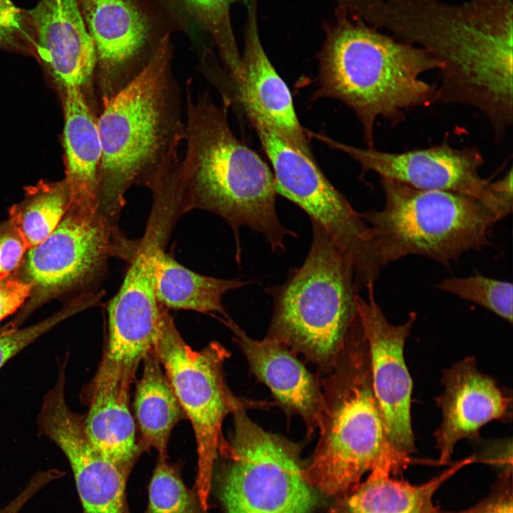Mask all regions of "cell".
<instances>
[{
	"label": "cell",
	"mask_w": 513,
	"mask_h": 513,
	"mask_svg": "<svg viewBox=\"0 0 513 513\" xmlns=\"http://www.w3.org/2000/svg\"><path fill=\"white\" fill-rule=\"evenodd\" d=\"M442 66L438 101L497 113L513 100L512 0H334Z\"/></svg>",
	"instance_id": "obj_1"
},
{
	"label": "cell",
	"mask_w": 513,
	"mask_h": 513,
	"mask_svg": "<svg viewBox=\"0 0 513 513\" xmlns=\"http://www.w3.org/2000/svg\"><path fill=\"white\" fill-rule=\"evenodd\" d=\"M172 60L167 33L147 64L101 104L98 210L113 226L130 187L150 189L180 165L185 121Z\"/></svg>",
	"instance_id": "obj_2"
},
{
	"label": "cell",
	"mask_w": 513,
	"mask_h": 513,
	"mask_svg": "<svg viewBox=\"0 0 513 513\" xmlns=\"http://www.w3.org/2000/svg\"><path fill=\"white\" fill-rule=\"evenodd\" d=\"M324 39L317 54L318 72L312 100L342 101L356 115L364 141L373 147L376 121L393 126L405 110L438 101L437 86L420 78L442 66L424 49L400 41L336 5L323 20Z\"/></svg>",
	"instance_id": "obj_3"
},
{
	"label": "cell",
	"mask_w": 513,
	"mask_h": 513,
	"mask_svg": "<svg viewBox=\"0 0 513 513\" xmlns=\"http://www.w3.org/2000/svg\"><path fill=\"white\" fill-rule=\"evenodd\" d=\"M186 82V152L177 180L182 214L192 209L214 212L232 229L237 261L241 260L239 229L247 227L264 236L273 252L286 251V236L297 234L279 221L277 192L267 164L233 133L229 103L218 106L210 93L196 97Z\"/></svg>",
	"instance_id": "obj_4"
},
{
	"label": "cell",
	"mask_w": 513,
	"mask_h": 513,
	"mask_svg": "<svg viewBox=\"0 0 513 513\" xmlns=\"http://www.w3.org/2000/svg\"><path fill=\"white\" fill-rule=\"evenodd\" d=\"M326 374L321 383L325 410L320 437L305 470L309 482L328 495L341 497L376 467L402 477L411 459L388 439L361 323L352 328Z\"/></svg>",
	"instance_id": "obj_5"
},
{
	"label": "cell",
	"mask_w": 513,
	"mask_h": 513,
	"mask_svg": "<svg viewBox=\"0 0 513 513\" xmlns=\"http://www.w3.org/2000/svg\"><path fill=\"white\" fill-rule=\"evenodd\" d=\"M301 266L284 283L266 289L273 302L268 337L302 354L324 374L333 368L358 321L359 294L351 264L314 221Z\"/></svg>",
	"instance_id": "obj_6"
},
{
	"label": "cell",
	"mask_w": 513,
	"mask_h": 513,
	"mask_svg": "<svg viewBox=\"0 0 513 513\" xmlns=\"http://www.w3.org/2000/svg\"><path fill=\"white\" fill-rule=\"evenodd\" d=\"M380 178L384 206L361 215L382 268L409 255L449 266L465 252L489 245L490 229L502 219L469 195Z\"/></svg>",
	"instance_id": "obj_7"
},
{
	"label": "cell",
	"mask_w": 513,
	"mask_h": 513,
	"mask_svg": "<svg viewBox=\"0 0 513 513\" xmlns=\"http://www.w3.org/2000/svg\"><path fill=\"white\" fill-rule=\"evenodd\" d=\"M153 350L192 424L198 454L197 492L207 505L216 461L229 447L222 432L225 418L239 410L268 409L272 403L234 395L223 369L229 351L218 342L200 351L192 349L162 306L160 328Z\"/></svg>",
	"instance_id": "obj_8"
},
{
	"label": "cell",
	"mask_w": 513,
	"mask_h": 513,
	"mask_svg": "<svg viewBox=\"0 0 513 513\" xmlns=\"http://www.w3.org/2000/svg\"><path fill=\"white\" fill-rule=\"evenodd\" d=\"M232 415L229 448L221 457L217 480L224 513H311L317 497L299 445L264 430L246 410Z\"/></svg>",
	"instance_id": "obj_9"
},
{
	"label": "cell",
	"mask_w": 513,
	"mask_h": 513,
	"mask_svg": "<svg viewBox=\"0 0 513 513\" xmlns=\"http://www.w3.org/2000/svg\"><path fill=\"white\" fill-rule=\"evenodd\" d=\"M137 244L125 239L99 210L71 204L56 228L27 250L14 273L31 291L8 325L19 328L43 304L90 285L101 275L110 256L129 261Z\"/></svg>",
	"instance_id": "obj_10"
},
{
	"label": "cell",
	"mask_w": 513,
	"mask_h": 513,
	"mask_svg": "<svg viewBox=\"0 0 513 513\" xmlns=\"http://www.w3.org/2000/svg\"><path fill=\"white\" fill-rule=\"evenodd\" d=\"M330 148L349 155L361 166L363 175L376 173L422 190H444L475 197L502 218L512 210V169L496 182L482 177L484 158L478 148H455L443 142L428 148L391 152L374 147H358L310 131Z\"/></svg>",
	"instance_id": "obj_11"
},
{
	"label": "cell",
	"mask_w": 513,
	"mask_h": 513,
	"mask_svg": "<svg viewBox=\"0 0 513 513\" xmlns=\"http://www.w3.org/2000/svg\"><path fill=\"white\" fill-rule=\"evenodd\" d=\"M166 240L150 228L138 240L120 289L107 307L108 341L99 369L134 380L139 364L153 350L161 323L155 259Z\"/></svg>",
	"instance_id": "obj_12"
},
{
	"label": "cell",
	"mask_w": 513,
	"mask_h": 513,
	"mask_svg": "<svg viewBox=\"0 0 513 513\" xmlns=\"http://www.w3.org/2000/svg\"><path fill=\"white\" fill-rule=\"evenodd\" d=\"M76 2L94 44L102 104L147 64L164 36L140 0Z\"/></svg>",
	"instance_id": "obj_13"
},
{
	"label": "cell",
	"mask_w": 513,
	"mask_h": 513,
	"mask_svg": "<svg viewBox=\"0 0 513 513\" xmlns=\"http://www.w3.org/2000/svg\"><path fill=\"white\" fill-rule=\"evenodd\" d=\"M274 170L275 188L305 211L334 243L346 244L361 232L363 219L316 164L294 148L261 115L242 105Z\"/></svg>",
	"instance_id": "obj_14"
},
{
	"label": "cell",
	"mask_w": 513,
	"mask_h": 513,
	"mask_svg": "<svg viewBox=\"0 0 513 513\" xmlns=\"http://www.w3.org/2000/svg\"><path fill=\"white\" fill-rule=\"evenodd\" d=\"M368 298H356L357 311L366 339L370 361L373 388L390 444L401 454L416 452L411 420L413 381L404 347L417 315L392 324L375 299L374 286L367 288Z\"/></svg>",
	"instance_id": "obj_15"
},
{
	"label": "cell",
	"mask_w": 513,
	"mask_h": 513,
	"mask_svg": "<svg viewBox=\"0 0 513 513\" xmlns=\"http://www.w3.org/2000/svg\"><path fill=\"white\" fill-rule=\"evenodd\" d=\"M38 425L41 433L67 457L83 513H130L126 499L129 475L93 445L84 428L83 416L60 399L42 409Z\"/></svg>",
	"instance_id": "obj_16"
},
{
	"label": "cell",
	"mask_w": 513,
	"mask_h": 513,
	"mask_svg": "<svg viewBox=\"0 0 513 513\" xmlns=\"http://www.w3.org/2000/svg\"><path fill=\"white\" fill-rule=\"evenodd\" d=\"M443 392L436 398L442 423L435 432L440 462L450 460L456 444L477 439L480 429L493 420H512V397L496 380L478 370L473 356L442 373Z\"/></svg>",
	"instance_id": "obj_17"
},
{
	"label": "cell",
	"mask_w": 513,
	"mask_h": 513,
	"mask_svg": "<svg viewBox=\"0 0 513 513\" xmlns=\"http://www.w3.org/2000/svg\"><path fill=\"white\" fill-rule=\"evenodd\" d=\"M259 0H248L242 56L243 80L234 84L239 103L265 119L294 148L317 164L309 137L294 110L290 90L276 72L261 43L259 31Z\"/></svg>",
	"instance_id": "obj_18"
},
{
	"label": "cell",
	"mask_w": 513,
	"mask_h": 513,
	"mask_svg": "<svg viewBox=\"0 0 513 513\" xmlns=\"http://www.w3.org/2000/svg\"><path fill=\"white\" fill-rule=\"evenodd\" d=\"M221 319L232 332L252 373L270 389L284 410L302 418L309 435L319 429L325 403L318 379L276 340L268 336L254 339L230 318Z\"/></svg>",
	"instance_id": "obj_19"
},
{
	"label": "cell",
	"mask_w": 513,
	"mask_h": 513,
	"mask_svg": "<svg viewBox=\"0 0 513 513\" xmlns=\"http://www.w3.org/2000/svg\"><path fill=\"white\" fill-rule=\"evenodd\" d=\"M28 11L37 56L63 90L85 92L95 76L96 54L76 0H38Z\"/></svg>",
	"instance_id": "obj_20"
},
{
	"label": "cell",
	"mask_w": 513,
	"mask_h": 513,
	"mask_svg": "<svg viewBox=\"0 0 513 513\" xmlns=\"http://www.w3.org/2000/svg\"><path fill=\"white\" fill-rule=\"evenodd\" d=\"M132 383L98 370L86 389L89 409L83 416L84 428L93 445L128 475L143 451L129 408Z\"/></svg>",
	"instance_id": "obj_21"
},
{
	"label": "cell",
	"mask_w": 513,
	"mask_h": 513,
	"mask_svg": "<svg viewBox=\"0 0 513 513\" xmlns=\"http://www.w3.org/2000/svg\"><path fill=\"white\" fill-rule=\"evenodd\" d=\"M64 181L71 204L98 209L101 145L97 116L79 87L63 90Z\"/></svg>",
	"instance_id": "obj_22"
},
{
	"label": "cell",
	"mask_w": 513,
	"mask_h": 513,
	"mask_svg": "<svg viewBox=\"0 0 513 513\" xmlns=\"http://www.w3.org/2000/svg\"><path fill=\"white\" fill-rule=\"evenodd\" d=\"M463 461L428 482L414 485L376 467L367 479L339 497L336 513H461L435 505L433 496L439 487L461 467Z\"/></svg>",
	"instance_id": "obj_23"
},
{
	"label": "cell",
	"mask_w": 513,
	"mask_h": 513,
	"mask_svg": "<svg viewBox=\"0 0 513 513\" xmlns=\"http://www.w3.org/2000/svg\"><path fill=\"white\" fill-rule=\"evenodd\" d=\"M248 282L222 279L195 273L176 261L162 249L156 256L155 291L162 307L217 313L229 318L222 303L223 296Z\"/></svg>",
	"instance_id": "obj_24"
},
{
	"label": "cell",
	"mask_w": 513,
	"mask_h": 513,
	"mask_svg": "<svg viewBox=\"0 0 513 513\" xmlns=\"http://www.w3.org/2000/svg\"><path fill=\"white\" fill-rule=\"evenodd\" d=\"M142 362L134 403L141 435L139 443L143 450L155 448L160 456L167 457L171 432L185 415L154 350Z\"/></svg>",
	"instance_id": "obj_25"
},
{
	"label": "cell",
	"mask_w": 513,
	"mask_h": 513,
	"mask_svg": "<svg viewBox=\"0 0 513 513\" xmlns=\"http://www.w3.org/2000/svg\"><path fill=\"white\" fill-rule=\"evenodd\" d=\"M71 204L64 181H40L25 189L24 199L9 209V219L28 249L46 239L56 228Z\"/></svg>",
	"instance_id": "obj_26"
},
{
	"label": "cell",
	"mask_w": 513,
	"mask_h": 513,
	"mask_svg": "<svg viewBox=\"0 0 513 513\" xmlns=\"http://www.w3.org/2000/svg\"><path fill=\"white\" fill-rule=\"evenodd\" d=\"M170 2L211 35L231 80L241 82L244 76L242 60L232 26L230 9L236 2L246 6L248 0H170Z\"/></svg>",
	"instance_id": "obj_27"
},
{
	"label": "cell",
	"mask_w": 513,
	"mask_h": 513,
	"mask_svg": "<svg viewBox=\"0 0 513 513\" xmlns=\"http://www.w3.org/2000/svg\"><path fill=\"white\" fill-rule=\"evenodd\" d=\"M144 513H208L196 490L188 489L180 468L160 456L148 486Z\"/></svg>",
	"instance_id": "obj_28"
},
{
	"label": "cell",
	"mask_w": 513,
	"mask_h": 513,
	"mask_svg": "<svg viewBox=\"0 0 513 513\" xmlns=\"http://www.w3.org/2000/svg\"><path fill=\"white\" fill-rule=\"evenodd\" d=\"M437 287L474 302L512 323V284L477 274L444 279Z\"/></svg>",
	"instance_id": "obj_29"
},
{
	"label": "cell",
	"mask_w": 513,
	"mask_h": 513,
	"mask_svg": "<svg viewBox=\"0 0 513 513\" xmlns=\"http://www.w3.org/2000/svg\"><path fill=\"white\" fill-rule=\"evenodd\" d=\"M87 302L78 297L68 303L53 316L30 326L14 328L6 325L0 328V369L15 355L43 334L73 314L86 309Z\"/></svg>",
	"instance_id": "obj_30"
},
{
	"label": "cell",
	"mask_w": 513,
	"mask_h": 513,
	"mask_svg": "<svg viewBox=\"0 0 513 513\" xmlns=\"http://www.w3.org/2000/svg\"><path fill=\"white\" fill-rule=\"evenodd\" d=\"M0 49L36 54V33L28 10L0 0Z\"/></svg>",
	"instance_id": "obj_31"
},
{
	"label": "cell",
	"mask_w": 513,
	"mask_h": 513,
	"mask_svg": "<svg viewBox=\"0 0 513 513\" xmlns=\"http://www.w3.org/2000/svg\"><path fill=\"white\" fill-rule=\"evenodd\" d=\"M28 249L23 237L8 219L0 222V275L16 272Z\"/></svg>",
	"instance_id": "obj_32"
},
{
	"label": "cell",
	"mask_w": 513,
	"mask_h": 513,
	"mask_svg": "<svg viewBox=\"0 0 513 513\" xmlns=\"http://www.w3.org/2000/svg\"><path fill=\"white\" fill-rule=\"evenodd\" d=\"M461 513H513L512 469L502 470L489 494Z\"/></svg>",
	"instance_id": "obj_33"
},
{
	"label": "cell",
	"mask_w": 513,
	"mask_h": 513,
	"mask_svg": "<svg viewBox=\"0 0 513 513\" xmlns=\"http://www.w3.org/2000/svg\"><path fill=\"white\" fill-rule=\"evenodd\" d=\"M30 291L31 286L14 274L0 275V322L23 306Z\"/></svg>",
	"instance_id": "obj_34"
},
{
	"label": "cell",
	"mask_w": 513,
	"mask_h": 513,
	"mask_svg": "<svg viewBox=\"0 0 513 513\" xmlns=\"http://www.w3.org/2000/svg\"><path fill=\"white\" fill-rule=\"evenodd\" d=\"M61 477L58 470L51 469L36 474L17 497L0 510V513H19L26 503L50 482Z\"/></svg>",
	"instance_id": "obj_35"
},
{
	"label": "cell",
	"mask_w": 513,
	"mask_h": 513,
	"mask_svg": "<svg viewBox=\"0 0 513 513\" xmlns=\"http://www.w3.org/2000/svg\"><path fill=\"white\" fill-rule=\"evenodd\" d=\"M331 513H336V511L333 509V510L331 511Z\"/></svg>",
	"instance_id": "obj_36"
}]
</instances>
